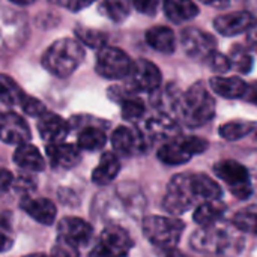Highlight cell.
I'll return each instance as SVG.
<instances>
[{
	"label": "cell",
	"instance_id": "5",
	"mask_svg": "<svg viewBox=\"0 0 257 257\" xmlns=\"http://www.w3.org/2000/svg\"><path fill=\"white\" fill-rule=\"evenodd\" d=\"M185 230V224L173 217L163 215H149L143 218V233L148 241L163 250H173L182 233Z\"/></svg>",
	"mask_w": 257,
	"mask_h": 257
},
{
	"label": "cell",
	"instance_id": "37",
	"mask_svg": "<svg viewBox=\"0 0 257 257\" xmlns=\"http://www.w3.org/2000/svg\"><path fill=\"white\" fill-rule=\"evenodd\" d=\"M131 3L140 14L152 17L157 14V9H158L161 0H131Z\"/></svg>",
	"mask_w": 257,
	"mask_h": 257
},
{
	"label": "cell",
	"instance_id": "14",
	"mask_svg": "<svg viewBox=\"0 0 257 257\" xmlns=\"http://www.w3.org/2000/svg\"><path fill=\"white\" fill-rule=\"evenodd\" d=\"M0 137L6 145H24L32 139L27 122L14 111H5L0 117Z\"/></svg>",
	"mask_w": 257,
	"mask_h": 257
},
{
	"label": "cell",
	"instance_id": "8",
	"mask_svg": "<svg viewBox=\"0 0 257 257\" xmlns=\"http://www.w3.org/2000/svg\"><path fill=\"white\" fill-rule=\"evenodd\" d=\"M214 172L218 179H221L229 191L239 200H245L253 194V184L250 173L241 163L235 160H223L214 166Z\"/></svg>",
	"mask_w": 257,
	"mask_h": 257
},
{
	"label": "cell",
	"instance_id": "29",
	"mask_svg": "<svg viewBox=\"0 0 257 257\" xmlns=\"http://www.w3.org/2000/svg\"><path fill=\"white\" fill-rule=\"evenodd\" d=\"M232 224L239 232L257 235V205H251L238 211L232 218Z\"/></svg>",
	"mask_w": 257,
	"mask_h": 257
},
{
	"label": "cell",
	"instance_id": "15",
	"mask_svg": "<svg viewBox=\"0 0 257 257\" xmlns=\"http://www.w3.org/2000/svg\"><path fill=\"white\" fill-rule=\"evenodd\" d=\"M111 146L116 154H120L123 157H131L139 152H143L149 148L146 140L143 139L142 133L128 126H119L113 131L111 137Z\"/></svg>",
	"mask_w": 257,
	"mask_h": 257
},
{
	"label": "cell",
	"instance_id": "9",
	"mask_svg": "<svg viewBox=\"0 0 257 257\" xmlns=\"http://www.w3.org/2000/svg\"><path fill=\"white\" fill-rule=\"evenodd\" d=\"M133 65L134 63L131 62L130 56L120 48L105 45L96 53L95 69L101 77L107 80L128 78Z\"/></svg>",
	"mask_w": 257,
	"mask_h": 257
},
{
	"label": "cell",
	"instance_id": "1",
	"mask_svg": "<svg viewBox=\"0 0 257 257\" xmlns=\"http://www.w3.org/2000/svg\"><path fill=\"white\" fill-rule=\"evenodd\" d=\"M223 190L217 181L203 173H181L170 179L163 199V209L170 215L188 212L208 200H217Z\"/></svg>",
	"mask_w": 257,
	"mask_h": 257
},
{
	"label": "cell",
	"instance_id": "13",
	"mask_svg": "<svg viewBox=\"0 0 257 257\" xmlns=\"http://www.w3.org/2000/svg\"><path fill=\"white\" fill-rule=\"evenodd\" d=\"M257 26V15L248 11L223 14L214 20L215 30L223 36H236L245 33Z\"/></svg>",
	"mask_w": 257,
	"mask_h": 257
},
{
	"label": "cell",
	"instance_id": "6",
	"mask_svg": "<svg viewBox=\"0 0 257 257\" xmlns=\"http://www.w3.org/2000/svg\"><path fill=\"white\" fill-rule=\"evenodd\" d=\"M209 143L196 136H176L167 140L157 152L158 160L167 166H179L188 163L193 157L203 154Z\"/></svg>",
	"mask_w": 257,
	"mask_h": 257
},
{
	"label": "cell",
	"instance_id": "16",
	"mask_svg": "<svg viewBox=\"0 0 257 257\" xmlns=\"http://www.w3.org/2000/svg\"><path fill=\"white\" fill-rule=\"evenodd\" d=\"M59 238L68 241L75 247H84L92 241L93 227L87 221L78 217H65L57 226Z\"/></svg>",
	"mask_w": 257,
	"mask_h": 257
},
{
	"label": "cell",
	"instance_id": "22",
	"mask_svg": "<svg viewBox=\"0 0 257 257\" xmlns=\"http://www.w3.org/2000/svg\"><path fill=\"white\" fill-rule=\"evenodd\" d=\"M14 161L15 164L26 170V172H42L45 169V161L41 155V152L30 143L20 145L14 152Z\"/></svg>",
	"mask_w": 257,
	"mask_h": 257
},
{
	"label": "cell",
	"instance_id": "19",
	"mask_svg": "<svg viewBox=\"0 0 257 257\" xmlns=\"http://www.w3.org/2000/svg\"><path fill=\"white\" fill-rule=\"evenodd\" d=\"M47 157L53 167L71 169L80 163L81 152H80L78 146L62 142V143L47 145Z\"/></svg>",
	"mask_w": 257,
	"mask_h": 257
},
{
	"label": "cell",
	"instance_id": "38",
	"mask_svg": "<svg viewBox=\"0 0 257 257\" xmlns=\"http://www.w3.org/2000/svg\"><path fill=\"white\" fill-rule=\"evenodd\" d=\"M9 214L5 211L2 215V233H3V251H8L12 245V235H11V229H9V220H8Z\"/></svg>",
	"mask_w": 257,
	"mask_h": 257
},
{
	"label": "cell",
	"instance_id": "26",
	"mask_svg": "<svg viewBox=\"0 0 257 257\" xmlns=\"http://www.w3.org/2000/svg\"><path fill=\"white\" fill-rule=\"evenodd\" d=\"M105 143H107V134L98 126H84L78 133L77 145L83 151L95 152V151L102 149Z\"/></svg>",
	"mask_w": 257,
	"mask_h": 257
},
{
	"label": "cell",
	"instance_id": "42",
	"mask_svg": "<svg viewBox=\"0 0 257 257\" xmlns=\"http://www.w3.org/2000/svg\"><path fill=\"white\" fill-rule=\"evenodd\" d=\"M248 102H251V104H254L257 105V81H254L253 84H250L248 86V89H247V93H245V96H244Z\"/></svg>",
	"mask_w": 257,
	"mask_h": 257
},
{
	"label": "cell",
	"instance_id": "20",
	"mask_svg": "<svg viewBox=\"0 0 257 257\" xmlns=\"http://www.w3.org/2000/svg\"><path fill=\"white\" fill-rule=\"evenodd\" d=\"M119 170H120L119 157L114 152H105L102 154L99 164L92 172V182L99 187L108 185L114 181Z\"/></svg>",
	"mask_w": 257,
	"mask_h": 257
},
{
	"label": "cell",
	"instance_id": "27",
	"mask_svg": "<svg viewBox=\"0 0 257 257\" xmlns=\"http://www.w3.org/2000/svg\"><path fill=\"white\" fill-rule=\"evenodd\" d=\"M256 128L257 123L251 120H230L218 128V134L227 142H236L251 134Z\"/></svg>",
	"mask_w": 257,
	"mask_h": 257
},
{
	"label": "cell",
	"instance_id": "24",
	"mask_svg": "<svg viewBox=\"0 0 257 257\" xmlns=\"http://www.w3.org/2000/svg\"><path fill=\"white\" fill-rule=\"evenodd\" d=\"M146 42L157 51L169 54L176 48V38L172 29L166 26H155L146 32Z\"/></svg>",
	"mask_w": 257,
	"mask_h": 257
},
{
	"label": "cell",
	"instance_id": "40",
	"mask_svg": "<svg viewBox=\"0 0 257 257\" xmlns=\"http://www.w3.org/2000/svg\"><path fill=\"white\" fill-rule=\"evenodd\" d=\"M95 0H66V6L72 12H80L84 8H89Z\"/></svg>",
	"mask_w": 257,
	"mask_h": 257
},
{
	"label": "cell",
	"instance_id": "21",
	"mask_svg": "<svg viewBox=\"0 0 257 257\" xmlns=\"http://www.w3.org/2000/svg\"><path fill=\"white\" fill-rule=\"evenodd\" d=\"M209 86L217 95L229 99L244 98L248 89V84L239 77H212Z\"/></svg>",
	"mask_w": 257,
	"mask_h": 257
},
{
	"label": "cell",
	"instance_id": "10",
	"mask_svg": "<svg viewBox=\"0 0 257 257\" xmlns=\"http://www.w3.org/2000/svg\"><path fill=\"white\" fill-rule=\"evenodd\" d=\"M161 86V71L149 60L139 59L134 62L128 75V90L154 93Z\"/></svg>",
	"mask_w": 257,
	"mask_h": 257
},
{
	"label": "cell",
	"instance_id": "39",
	"mask_svg": "<svg viewBox=\"0 0 257 257\" xmlns=\"http://www.w3.org/2000/svg\"><path fill=\"white\" fill-rule=\"evenodd\" d=\"M15 188L18 191H21L23 196H29V193L35 190V182L30 178H27V176H20L17 184H15Z\"/></svg>",
	"mask_w": 257,
	"mask_h": 257
},
{
	"label": "cell",
	"instance_id": "43",
	"mask_svg": "<svg viewBox=\"0 0 257 257\" xmlns=\"http://www.w3.org/2000/svg\"><path fill=\"white\" fill-rule=\"evenodd\" d=\"M200 2L205 3V5H208V6L223 9V8H227V6H229V2H230V0H200Z\"/></svg>",
	"mask_w": 257,
	"mask_h": 257
},
{
	"label": "cell",
	"instance_id": "18",
	"mask_svg": "<svg viewBox=\"0 0 257 257\" xmlns=\"http://www.w3.org/2000/svg\"><path fill=\"white\" fill-rule=\"evenodd\" d=\"M20 208L29 215L32 217L35 221L50 226L54 223L56 215H57V209L54 206V203L45 197H29V196H23L20 200Z\"/></svg>",
	"mask_w": 257,
	"mask_h": 257
},
{
	"label": "cell",
	"instance_id": "28",
	"mask_svg": "<svg viewBox=\"0 0 257 257\" xmlns=\"http://www.w3.org/2000/svg\"><path fill=\"white\" fill-rule=\"evenodd\" d=\"M131 0H102L99 12L114 23H123L131 14Z\"/></svg>",
	"mask_w": 257,
	"mask_h": 257
},
{
	"label": "cell",
	"instance_id": "2",
	"mask_svg": "<svg viewBox=\"0 0 257 257\" xmlns=\"http://www.w3.org/2000/svg\"><path fill=\"white\" fill-rule=\"evenodd\" d=\"M175 113L184 125L199 128L212 120L215 114V99L206 86L199 81L181 95Z\"/></svg>",
	"mask_w": 257,
	"mask_h": 257
},
{
	"label": "cell",
	"instance_id": "33",
	"mask_svg": "<svg viewBox=\"0 0 257 257\" xmlns=\"http://www.w3.org/2000/svg\"><path fill=\"white\" fill-rule=\"evenodd\" d=\"M230 62H232V69L242 72V74H248L250 69L253 68V57L241 47H235L232 50V53L229 54Z\"/></svg>",
	"mask_w": 257,
	"mask_h": 257
},
{
	"label": "cell",
	"instance_id": "30",
	"mask_svg": "<svg viewBox=\"0 0 257 257\" xmlns=\"http://www.w3.org/2000/svg\"><path fill=\"white\" fill-rule=\"evenodd\" d=\"M24 96H26V93L21 90V87L11 77L3 74L2 75V95H0L2 104L8 105V107L20 105L21 101L24 99Z\"/></svg>",
	"mask_w": 257,
	"mask_h": 257
},
{
	"label": "cell",
	"instance_id": "12",
	"mask_svg": "<svg viewBox=\"0 0 257 257\" xmlns=\"http://www.w3.org/2000/svg\"><path fill=\"white\" fill-rule=\"evenodd\" d=\"M139 131L142 133L146 143L151 146L157 140H163V139L170 140V139L176 137L179 128L172 116H169L166 113H158L155 116L148 117L142 123V126H139Z\"/></svg>",
	"mask_w": 257,
	"mask_h": 257
},
{
	"label": "cell",
	"instance_id": "25",
	"mask_svg": "<svg viewBox=\"0 0 257 257\" xmlns=\"http://www.w3.org/2000/svg\"><path fill=\"white\" fill-rule=\"evenodd\" d=\"M164 14L172 23L181 24L194 18L199 8L193 0H164Z\"/></svg>",
	"mask_w": 257,
	"mask_h": 257
},
{
	"label": "cell",
	"instance_id": "7",
	"mask_svg": "<svg viewBox=\"0 0 257 257\" xmlns=\"http://www.w3.org/2000/svg\"><path fill=\"white\" fill-rule=\"evenodd\" d=\"M133 247L130 233L122 226L110 224L99 233L89 257H128Z\"/></svg>",
	"mask_w": 257,
	"mask_h": 257
},
{
	"label": "cell",
	"instance_id": "34",
	"mask_svg": "<svg viewBox=\"0 0 257 257\" xmlns=\"http://www.w3.org/2000/svg\"><path fill=\"white\" fill-rule=\"evenodd\" d=\"M20 107H21V110H23L26 114L33 116V117H41L42 114L47 113L45 105H44L39 99H36V98H33V96H29V95L24 96V99L21 101Z\"/></svg>",
	"mask_w": 257,
	"mask_h": 257
},
{
	"label": "cell",
	"instance_id": "31",
	"mask_svg": "<svg viewBox=\"0 0 257 257\" xmlns=\"http://www.w3.org/2000/svg\"><path fill=\"white\" fill-rule=\"evenodd\" d=\"M75 36L78 38V41L90 48L95 50H101L102 47L107 45V35L104 32L95 30V29H89V27H83V26H77L75 27Z\"/></svg>",
	"mask_w": 257,
	"mask_h": 257
},
{
	"label": "cell",
	"instance_id": "36",
	"mask_svg": "<svg viewBox=\"0 0 257 257\" xmlns=\"http://www.w3.org/2000/svg\"><path fill=\"white\" fill-rule=\"evenodd\" d=\"M51 257H78V247L57 236V241L51 250Z\"/></svg>",
	"mask_w": 257,
	"mask_h": 257
},
{
	"label": "cell",
	"instance_id": "41",
	"mask_svg": "<svg viewBox=\"0 0 257 257\" xmlns=\"http://www.w3.org/2000/svg\"><path fill=\"white\" fill-rule=\"evenodd\" d=\"M12 182H14V176L9 170L3 169L2 173H0V185H2V193H6L11 187H12Z\"/></svg>",
	"mask_w": 257,
	"mask_h": 257
},
{
	"label": "cell",
	"instance_id": "35",
	"mask_svg": "<svg viewBox=\"0 0 257 257\" xmlns=\"http://www.w3.org/2000/svg\"><path fill=\"white\" fill-rule=\"evenodd\" d=\"M206 63L209 65L211 69H214L215 72H227L229 69H232V62H230V57L226 56V54H221V53H217L214 51L208 59H206Z\"/></svg>",
	"mask_w": 257,
	"mask_h": 257
},
{
	"label": "cell",
	"instance_id": "32",
	"mask_svg": "<svg viewBox=\"0 0 257 257\" xmlns=\"http://www.w3.org/2000/svg\"><path fill=\"white\" fill-rule=\"evenodd\" d=\"M119 104L122 107V117L125 120H130V122L142 119L145 111H146V107H145L143 101L136 98V96H126Z\"/></svg>",
	"mask_w": 257,
	"mask_h": 257
},
{
	"label": "cell",
	"instance_id": "46",
	"mask_svg": "<svg viewBox=\"0 0 257 257\" xmlns=\"http://www.w3.org/2000/svg\"><path fill=\"white\" fill-rule=\"evenodd\" d=\"M27 257H51V256H45V254H32V256H27Z\"/></svg>",
	"mask_w": 257,
	"mask_h": 257
},
{
	"label": "cell",
	"instance_id": "11",
	"mask_svg": "<svg viewBox=\"0 0 257 257\" xmlns=\"http://www.w3.org/2000/svg\"><path fill=\"white\" fill-rule=\"evenodd\" d=\"M181 45L191 59H208L217 47V41L212 35L197 29L187 27L181 33Z\"/></svg>",
	"mask_w": 257,
	"mask_h": 257
},
{
	"label": "cell",
	"instance_id": "3",
	"mask_svg": "<svg viewBox=\"0 0 257 257\" xmlns=\"http://www.w3.org/2000/svg\"><path fill=\"white\" fill-rule=\"evenodd\" d=\"M238 230L233 224L229 226H200L196 229L190 238V245L194 251L200 254H209V256H221L229 254L239 248L241 239L235 233Z\"/></svg>",
	"mask_w": 257,
	"mask_h": 257
},
{
	"label": "cell",
	"instance_id": "17",
	"mask_svg": "<svg viewBox=\"0 0 257 257\" xmlns=\"http://www.w3.org/2000/svg\"><path fill=\"white\" fill-rule=\"evenodd\" d=\"M69 130H71L69 123L63 117L56 114V113L47 111L45 114L38 117L39 136L48 145H51V143H62L66 139V136L69 134Z\"/></svg>",
	"mask_w": 257,
	"mask_h": 257
},
{
	"label": "cell",
	"instance_id": "45",
	"mask_svg": "<svg viewBox=\"0 0 257 257\" xmlns=\"http://www.w3.org/2000/svg\"><path fill=\"white\" fill-rule=\"evenodd\" d=\"M9 2H12V3H15V5H30V3H33L35 0H9Z\"/></svg>",
	"mask_w": 257,
	"mask_h": 257
},
{
	"label": "cell",
	"instance_id": "4",
	"mask_svg": "<svg viewBox=\"0 0 257 257\" xmlns=\"http://www.w3.org/2000/svg\"><path fill=\"white\" fill-rule=\"evenodd\" d=\"M84 60V48L80 41L72 38H62L53 42L42 56L44 68L59 77H69Z\"/></svg>",
	"mask_w": 257,
	"mask_h": 257
},
{
	"label": "cell",
	"instance_id": "44",
	"mask_svg": "<svg viewBox=\"0 0 257 257\" xmlns=\"http://www.w3.org/2000/svg\"><path fill=\"white\" fill-rule=\"evenodd\" d=\"M248 42H250V48H251V50H254V51L257 53V35L251 36V38L248 39Z\"/></svg>",
	"mask_w": 257,
	"mask_h": 257
},
{
	"label": "cell",
	"instance_id": "23",
	"mask_svg": "<svg viewBox=\"0 0 257 257\" xmlns=\"http://www.w3.org/2000/svg\"><path fill=\"white\" fill-rule=\"evenodd\" d=\"M226 209H227L226 203H223L220 199L208 200V202L200 203L196 208L193 218L199 226H212V224H217L224 217Z\"/></svg>",
	"mask_w": 257,
	"mask_h": 257
}]
</instances>
